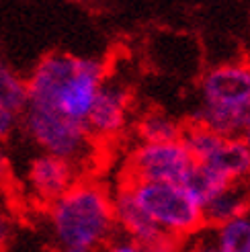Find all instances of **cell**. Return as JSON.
Returning <instances> with one entry per match:
<instances>
[{
  "label": "cell",
  "mask_w": 250,
  "mask_h": 252,
  "mask_svg": "<svg viewBox=\"0 0 250 252\" xmlns=\"http://www.w3.org/2000/svg\"><path fill=\"white\" fill-rule=\"evenodd\" d=\"M0 107L21 113L27 107V80L0 56Z\"/></svg>",
  "instance_id": "14"
},
{
  "label": "cell",
  "mask_w": 250,
  "mask_h": 252,
  "mask_svg": "<svg viewBox=\"0 0 250 252\" xmlns=\"http://www.w3.org/2000/svg\"><path fill=\"white\" fill-rule=\"evenodd\" d=\"M181 252H218L211 236H199L187 246H181Z\"/></svg>",
  "instance_id": "19"
},
{
  "label": "cell",
  "mask_w": 250,
  "mask_h": 252,
  "mask_svg": "<svg viewBox=\"0 0 250 252\" xmlns=\"http://www.w3.org/2000/svg\"><path fill=\"white\" fill-rule=\"evenodd\" d=\"M101 252H142V246L129 240V238L121 236V238H113Z\"/></svg>",
  "instance_id": "18"
},
{
  "label": "cell",
  "mask_w": 250,
  "mask_h": 252,
  "mask_svg": "<svg viewBox=\"0 0 250 252\" xmlns=\"http://www.w3.org/2000/svg\"><path fill=\"white\" fill-rule=\"evenodd\" d=\"M193 166V158L179 142L140 144L129 156V183H177L181 185Z\"/></svg>",
  "instance_id": "6"
},
{
  "label": "cell",
  "mask_w": 250,
  "mask_h": 252,
  "mask_svg": "<svg viewBox=\"0 0 250 252\" xmlns=\"http://www.w3.org/2000/svg\"><path fill=\"white\" fill-rule=\"evenodd\" d=\"M12 238V220L6 211H0V248L6 246Z\"/></svg>",
  "instance_id": "20"
},
{
  "label": "cell",
  "mask_w": 250,
  "mask_h": 252,
  "mask_svg": "<svg viewBox=\"0 0 250 252\" xmlns=\"http://www.w3.org/2000/svg\"><path fill=\"white\" fill-rule=\"evenodd\" d=\"M142 252H181V240L172 236H162L160 240L144 246Z\"/></svg>",
  "instance_id": "17"
},
{
  "label": "cell",
  "mask_w": 250,
  "mask_h": 252,
  "mask_svg": "<svg viewBox=\"0 0 250 252\" xmlns=\"http://www.w3.org/2000/svg\"><path fill=\"white\" fill-rule=\"evenodd\" d=\"M4 179H6V162L0 154V191H2V185H4Z\"/></svg>",
  "instance_id": "21"
},
{
  "label": "cell",
  "mask_w": 250,
  "mask_h": 252,
  "mask_svg": "<svg viewBox=\"0 0 250 252\" xmlns=\"http://www.w3.org/2000/svg\"><path fill=\"white\" fill-rule=\"evenodd\" d=\"M242 140H244V144L248 146V150H250V119L246 121V127H244V131H242Z\"/></svg>",
  "instance_id": "22"
},
{
  "label": "cell",
  "mask_w": 250,
  "mask_h": 252,
  "mask_svg": "<svg viewBox=\"0 0 250 252\" xmlns=\"http://www.w3.org/2000/svg\"><path fill=\"white\" fill-rule=\"evenodd\" d=\"M129 91L119 80H105L98 88L94 105L86 119V129L93 140L117 137L129 121Z\"/></svg>",
  "instance_id": "7"
},
{
  "label": "cell",
  "mask_w": 250,
  "mask_h": 252,
  "mask_svg": "<svg viewBox=\"0 0 250 252\" xmlns=\"http://www.w3.org/2000/svg\"><path fill=\"white\" fill-rule=\"evenodd\" d=\"M207 166L216 168L230 183L250 179V150L242 137H223L218 150L207 160Z\"/></svg>",
  "instance_id": "11"
},
{
  "label": "cell",
  "mask_w": 250,
  "mask_h": 252,
  "mask_svg": "<svg viewBox=\"0 0 250 252\" xmlns=\"http://www.w3.org/2000/svg\"><path fill=\"white\" fill-rule=\"evenodd\" d=\"M211 240L218 252H250V213L214 228Z\"/></svg>",
  "instance_id": "15"
},
{
  "label": "cell",
  "mask_w": 250,
  "mask_h": 252,
  "mask_svg": "<svg viewBox=\"0 0 250 252\" xmlns=\"http://www.w3.org/2000/svg\"><path fill=\"white\" fill-rule=\"evenodd\" d=\"M111 203H113V218H115L117 230H123L125 238H129V240L140 244L142 248L160 240L162 236H168L162 230H158L156 225L150 221V218L140 209V205H137L135 199L131 197L127 183L111 197Z\"/></svg>",
  "instance_id": "9"
},
{
  "label": "cell",
  "mask_w": 250,
  "mask_h": 252,
  "mask_svg": "<svg viewBox=\"0 0 250 252\" xmlns=\"http://www.w3.org/2000/svg\"><path fill=\"white\" fill-rule=\"evenodd\" d=\"M78 176V168L41 152L29 160L27 170H25V181H27L31 197L45 205H52L64 193H68L80 181Z\"/></svg>",
  "instance_id": "8"
},
{
  "label": "cell",
  "mask_w": 250,
  "mask_h": 252,
  "mask_svg": "<svg viewBox=\"0 0 250 252\" xmlns=\"http://www.w3.org/2000/svg\"><path fill=\"white\" fill-rule=\"evenodd\" d=\"M19 127H21V115L0 107V144L8 142Z\"/></svg>",
  "instance_id": "16"
},
{
  "label": "cell",
  "mask_w": 250,
  "mask_h": 252,
  "mask_svg": "<svg viewBox=\"0 0 250 252\" xmlns=\"http://www.w3.org/2000/svg\"><path fill=\"white\" fill-rule=\"evenodd\" d=\"M137 133L144 144H168L181 140L183 125L166 113L150 111L137 121Z\"/></svg>",
  "instance_id": "13"
},
{
  "label": "cell",
  "mask_w": 250,
  "mask_h": 252,
  "mask_svg": "<svg viewBox=\"0 0 250 252\" xmlns=\"http://www.w3.org/2000/svg\"><path fill=\"white\" fill-rule=\"evenodd\" d=\"M201 105L193 113L195 125L221 137H240L250 107V64L230 62L203 74Z\"/></svg>",
  "instance_id": "3"
},
{
  "label": "cell",
  "mask_w": 250,
  "mask_h": 252,
  "mask_svg": "<svg viewBox=\"0 0 250 252\" xmlns=\"http://www.w3.org/2000/svg\"><path fill=\"white\" fill-rule=\"evenodd\" d=\"M250 209V179L240 183H230L223 191L214 197L209 203L201 209L203 211V225H218L246 216Z\"/></svg>",
  "instance_id": "10"
},
{
  "label": "cell",
  "mask_w": 250,
  "mask_h": 252,
  "mask_svg": "<svg viewBox=\"0 0 250 252\" xmlns=\"http://www.w3.org/2000/svg\"><path fill=\"white\" fill-rule=\"evenodd\" d=\"M248 119H250V107H248V117H246V121H248Z\"/></svg>",
  "instance_id": "23"
},
{
  "label": "cell",
  "mask_w": 250,
  "mask_h": 252,
  "mask_svg": "<svg viewBox=\"0 0 250 252\" xmlns=\"http://www.w3.org/2000/svg\"><path fill=\"white\" fill-rule=\"evenodd\" d=\"M27 80V107L86 125L107 66L96 58L74 54L43 56Z\"/></svg>",
  "instance_id": "1"
},
{
  "label": "cell",
  "mask_w": 250,
  "mask_h": 252,
  "mask_svg": "<svg viewBox=\"0 0 250 252\" xmlns=\"http://www.w3.org/2000/svg\"><path fill=\"white\" fill-rule=\"evenodd\" d=\"M131 197L158 230L177 238L197 234L203 228V211L177 183H129Z\"/></svg>",
  "instance_id": "4"
},
{
  "label": "cell",
  "mask_w": 250,
  "mask_h": 252,
  "mask_svg": "<svg viewBox=\"0 0 250 252\" xmlns=\"http://www.w3.org/2000/svg\"><path fill=\"white\" fill-rule=\"evenodd\" d=\"M181 185L185 187V191L197 201V205L203 209L211 199L218 197L223 189L230 185V181L226 176H221L216 168L193 162L191 170L187 172V176L183 179Z\"/></svg>",
  "instance_id": "12"
},
{
  "label": "cell",
  "mask_w": 250,
  "mask_h": 252,
  "mask_svg": "<svg viewBox=\"0 0 250 252\" xmlns=\"http://www.w3.org/2000/svg\"><path fill=\"white\" fill-rule=\"evenodd\" d=\"M115 232L111 195L98 183L78 181L47 205V234L54 252H101Z\"/></svg>",
  "instance_id": "2"
},
{
  "label": "cell",
  "mask_w": 250,
  "mask_h": 252,
  "mask_svg": "<svg viewBox=\"0 0 250 252\" xmlns=\"http://www.w3.org/2000/svg\"><path fill=\"white\" fill-rule=\"evenodd\" d=\"M21 129L41 154L60 158L74 168L86 166L94 156V140L86 125L33 107L21 113Z\"/></svg>",
  "instance_id": "5"
}]
</instances>
